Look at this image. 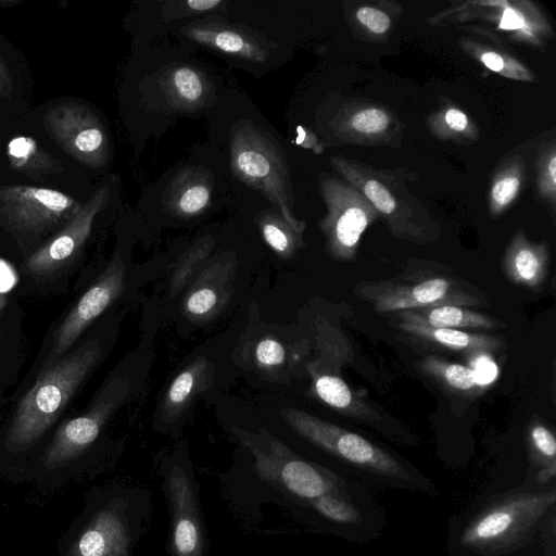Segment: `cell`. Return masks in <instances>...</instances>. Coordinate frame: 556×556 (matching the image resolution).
<instances>
[{
	"instance_id": "30",
	"label": "cell",
	"mask_w": 556,
	"mask_h": 556,
	"mask_svg": "<svg viewBox=\"0 0 556 556\" xmlns=\"http://www.w3.org/2000/svg\"><path fill=\"white\" fill-rule=\"evenodd\" d=\"M208 371L205 357H199L181 370L172 381L164 400V408L168 415L180 412L190 399L203 386Z\"/></svg>"
},
{
	"instance_id": "41",
	"label": "cell",
	"mask_w": 556,
	"mask_h": 556,
	"mask_svg": "<svg viewBox=\"0 0 556 556\" xmlns=\"http://www.w3.org/2000/svg\"><path fill=\"white\" fill-rule=\"evenodd\" d=\"M296 143L305 149H311L315 153H321L323 147L318 143L316 137L311 131L306 130L302 126L296 128Z\"/></svg>"
},
{
	"instance_id": "2",
	"label": "cell",
	"mask_w": 556,
	"mask_h": 556,
	"mask_svg": "<svg viewBox=\"0 0 556 556\" xmlns=\"http://www.w3.org/2000/svg\"><path fill=\"white\" fill-rule=\"evenodd\" d=\"M332 167L343 179L355 187L372 204L394 237L416 244L437 240L438 225L416 199H408L400 170H379L358 161L341 155L331 159Z\"/></svg>"
},
{
	"instance_id": "8",
	"label": "cell",
	"mask_w": 556,
	"mask_h": 556,
	"mask_svg": "<svg viewBox=\"0 0 556 556\" xmlns=\"http://www.w3.org/2000/svg\"><path fill=\"white\" fill-rule=\"evenodd\" d=\"M327 213L319 220L328 254L338 262L353 261L365 230L379 218L372 204L355 187L327 173L318 180Z\"/></svg>"
},
{
	"instance_id": "27",
	"label": "cell",
	"mask_w": 556,
	"mask_h": 556,
	"mask_svg": "<svg viewBox=\"0 0 556 556\" xmlns=\"http://www.w3.org/2000/svg\"><path fill=\"white\" fill-rule=\"evenodd\" d=\"M526 165L520 155L505 159L494 172L488 193V210L500 217L515 203L526 181Z\"/></svg>"
},
{
	"instance_id": "4",
	"label": "cell",
	"mask_w": 556,
	"mask_h": 556,
	"mask_svg": "<svg viewBox=\"0 0 556 556\" xmlns=\"http://www.w3.org/2000/svg\"><path fill=\"white\" fill-rule=\"evenodd\" d=\"M230 166L245 185L263 193L292 228L303 233L305 223L295 218L290 174L281 149L250 121L237 123L230 137Z\"/></svg>"
},
{
	"instance_id": "5",
	"label": "cell",
	"mask_w": 556,
	"mask_h": 556,
	"mask_svg": "<svg viewBox=\"0 0 556 556\" xmlns=\"http://www.w3.org/2000/svg\"><path fill=\"white\" fill-rule=\"evenodd\" d=\"M280 414L293 431L346 465L395 484L417 486L416 477L397 458L358 433L298 408H283Z\"/></svg>"
},
{
	"instance_id": "18",
	"label": "cell",
	"mask_w": 556,
	"mask_h": 556,
	"mask_svg": "<svg viewBox=\"0 0 556 556\" xmlns=\"http://www.w3.org/2000/svg\"><path fill=\"white\" fill-rule=\"evenodd\" d=\"M549 260L548 242H532L525 231L519 229L505 249L502 268L511 283L539 290L548 276Z\"/></svg>"
},
{
	"instance_id": "38",
	"label": "cell",
	"mask_w": 556,
	"mask_h": 556,
	"mask_svg": "<svg viewBox=\"0 0 556 556\" xmlns=\"http://www.w3.org/2000/svg\"><path fill=\"white\" fill-rule=\"evenodd\" d=\"M255 358L262 367H278L285 362L286 350L276 339L264 338L255 348Z\"/></svg>"
},
{
	"instance_id": "3",
	"label": "cell",
	"mask_w": 556,
	"mask_h": 556,
	"mask_svg": "<svg viewBox=\"0 0 556 556\" xmlns=\"http://www.w3.org/2000/svg\"><path fill=\"white\" fill-rule=\"evenodd\" d=\"M353 293L381 314L417 308L486 305L483 293L471 283L443 271L419 269L396 277L358 282Z\"/></svg>"
},
{
	"instance_id": "31",
	"label": "cell",
	"mask_w": 556,
	"mask_h": 556,
	"mask_svg": "<svg viewBox=\"0 0 556 556\" xmlns=\"http://www.w3.org/2000/svg\"><path fill=\"white\" fill-rule=\"evenodd\" d=\"M257 224L266 244L280 257H291L303 247L302 233L295 231L282 216L264 213Z\"/></svg>"
},
{
	"instance_id": "19",
	"label": "cell",
	"mask_w": 556,
	"mask_h": 556,
	"mask_svg": "<svg viewBox=\"0 0 556 556\" xmlns=\"http://www.w3.org/2000/svg\"><path fill=\"white\" fill-rule=\"evenodd\" d=\"M129 534L116 508L101 510L75 543L71 556H128Z\"/></svg>"
},
{
	"instance_id": "21",
	"label": "cell",
	"mask_w": 556,
	"mask_h": 556,
	"mask_svg": "<svg viewBox=\"0 0 556 556\" xmlns=\"http://www.w3.org/2000/svg\"><path fill=\"white\" fill-rule=\"evenodd\" d=\"M395 321L447 329H497L505 327L501 320L490 315L457 305H440L391 314Z\"/></svg>"
},
{
	"instance_id": "11",
	"label": "cell",
	"mask_w": 556,
	"mask_h": 556,
	"mask_svg": "<svg viewBox=\"0 0 556 556\" xmlns=\"http://www.w3.org/2000/svg\"><path fill=\"white\" fill-rule=\"evenodd\" d=\"M50 138L72 159L90 168L109 161V139L97 114L78 102L50 108L42 118Z\"/></svg>"
},
{
	"instance_id": "6",
	"label": "cell",
	"mask_w": 556,
	"mask_h": 556,
	"mask_svg": "<svg viewBox=\"0 0 556 556\" xmlns=\"http://www.w3.org/2000/svg\"><path fill=\"white\" fill-rule=\"evenodd\" d=\"M232 432L253 456L257 476L269 484L305 502L341 491L337 476L303 459L267 430L233 427Z\"/></svg>"
},
{
	"instance_id": "22",
	"label": "cell",
	"mask_w": 556,
	"mask_h": 556,
	"mask_svg": "<svg viewBox=\"0 0 556 556\" xmlns=\"http://www.w3.org/2000/svg\"><path fill=\"white\" fill-rule=\"evenodd\" d=\"M467 30L480 34L490 40V43H486L471 38H462L459 46L471 58L503 77L520 81H536L531 70L513 52L505 49L503 42L496 37L476 26L467 28Z\"/></svg>"
},
{
	"instance_id": "16",
	"label": "cell",
	"mask_w": 556,
	"mask_h": 556,
	"mask_svg": "<svg viewBox=\"0 0 556 556\" xmlns=\"http://www.w3.org/2000/svg\"><path fill=\"white\" fill-rule=\"evenodd\" d=\"M182 34L216 51L252 62H263L269 54L268 43L247 29L206 20L186 25Z\"/></svg>"
},
{
	"instance_id": "25",
	"label": "cell",
	"mask_w": 556,
	"mask_h": 556,
	"mask_svg": "<svg viewBox=\"0 0 556 556\" xmlns=\"http://www.w3.org/2000/svg\"><path fill=\"white\" fill-rule=\"evenodd\" d=\"M418 370L440 384L447 392L465 399L480 396L483 387L470 366L428 355L417 364Z\"/></svg>"
},
{
	"instance_id": "20",
	"label": "cell",
	"mask_w": 556,
	"mask_h": 556,
	"mask_svg": "<svg viewBox=\"0 0 556 556\" xmlns=\"http://www.w3.org/2000/svg\"><path fill=\"white\" fill-rule=\"evenodd\" d=\"M397 329L431 345L470 355H493L506 342L500 337L466 330L432 328L418 324L395 321Z\"/></svg>"
},
{
	"instance_id": "42",
	"label": "cell",
	"mask_w": 556,
	"mask_h": 556,
	"mask_svg": "<svg viewBox=\"0 0 556 556\" xmlns=\"http://www.w3.org/2000/svg\"><path fill=\"white\" fill-rule=\"evenodd\" d=\"M20 0H0V8L7 9L20 4Z\"/></svg>"
},
{
	"instance_id": "1",
	"label": "cell",
	"mask_w": 556,
	"mask_h": 556,
	"mask_svg": "<svg viewBox=\"0 0 556 556\" xmlns=\"http://www.w3.org/2000/svg\"><path fill=\"white\" fill-rule=\"evenodd\" d=\"M98 339H90L42 370L13 416L7 441L14 450L29 447L50 428L100 359Z\"/></svg>"
},
{
	"instance_id": "26",
	"label": "cell",
	"mask_w": 556,
	"mask_h": 556,
	"mask_svg": "<svg viewBox=\"0 0 556 556\" xmlns=\"http://www.w3.org/2000/svg\"><path fill=\"white\" fill-rule=\"evenodd\" d=\"M10 166L33 179L62 174V163L29 136H15L7 146Z\"/></svg>"
},
{
	"instance_id": "17",
	"label": "cell",
	"mask_w": 556,
	"mask_h": 556,
	"mask_svg": "<svg viewBox=\"0 0 556 556\" xmlns=\"http://www.w3.org/2000/svg\"><path fill=\"white\" fill-rule=\"evenodd\" d=\"M337 135L349 141L363 144L384 143L399 130V122L387 108L374 103H357L344 106L333 118Z\"/></svg>"
},
{
	"instance_id": "12",
	"label": "cell",
	"mask_w": 556,
	"mask_h": 556,
	"mask_svg": "<svg viewBox=\"0 0 556 556\" xmlns=\"http://www.w3.org/2000/svg\"><path fill=\"white\" fill-rule=\"evenodd\" d=\"M129 389L130 382L126 377L115 376L108 380L84 414L59 427L46 452L45 464L49 468H54L75 458L89 447L109 418L125 401Z\"/></svg>"
},
{
	"instance_id": "29",
	"label": "cell",
	"mask_w": 556,
	"mask_h": 556,
	"mask_svg": "<svg viewBox=\"0 0 556 556\" xmlns=\"http://www.w3.org/2000/svg\"><path fill=\"white\" fill-rule=\"evenodd\" d=\"M427 126L438 139L457 143L479 138V129L467 114L453 104H443L427 118Z\"/></svg>"
},
{
	"instance_id": "15",
	"label": "cell",
	"mask_w": 556,
	"mask_h": 556,
	"mask_svg": "<svg viewBox=\"0 0 556 556\" xmlns=\"http://www.w3.org/2000/svg\"><path fill=\"white\" fill-rule=\"evenodd\" d=\"M173 510L172 546L175 556H202L203 530L188 476L174 467L166 480Z\"/></svg>"
},
{
	"instance_id": "40",
	"label": "cell",
	"mask_w": 556,
	"mask_h": 556,
	"mask_svg": "<svg viewBox=\"0 0 556 556\" xmlns=\"http://www.w3.org/2000/svg\"><path fill=\"white\" fill-rule=\"evenodd\" d=\"M13 90L14 84L10 68L0 52V97L9 99L11 98Z\"/></svg>"
},
{
	"instance_id": "34",
	"label": "cell",
	"mask_w": 556,
	"mask_h": 556,
	"mask_svg": "<svg viewBox=\"0 0 556 556\" xmlns=\"http://www.w3.org/2000/svg\"><path fill=\"white\" fill-rule=\"evenodd\" d=\"M309 506L325 519L340 525H355L362 520V515L345 495L330 492L309 502Z\"/></svg>"
},
{
	"instance_id": "37",
	"label": "cell",
	"mask_w": 556,
	"mask_h": 556,
	"mask_svg": "<svg viewBox=\"0 0 556 556\" xmlns=\"http://www.w3.org/2000/svg\"><path fill=\"white\" fill-rule=\"evenodd\" d=\"M353 24L366 35L381 37L391 29L392 20L384 9L374 4H363L354 10Z\"/></svg>"
},
{
	"instance_id": "23",
	"label": "cell",
	"mask_w": 556,
	"mask_h": 556,
	"mask_svg": "<svg viewBox=\"0 0 556 556\" xmlns=\"http://www.w3.org/2000/svg\"><path fill=\"white\" fill-rule=\"evenodd\" d=\"M314 394L325 404L348 417L366 422H379L381 416L340 377L312 368Z\"/></svg>"
},
{
	"instance_id": "28",
	"label": "cell",
	"mask_w": 556,
	"mask_h": 556,
	"mask_svg": "<svg viewBox=\"0 0 556 556\" xmlns=\"http://www.w3.org/2000/svg\"><path fill=\"white\" fill-rule=\"evenodd\" d=\"M163 89L172 103L182 109L202 105L210 92L204 75L187 65L169 70L163 77Z\"/></svg>"
},
{
	"instance_id": "36",
	"label": "cell",
	"mask_w": 556,
	"mask_h": 556,
	"mask_svg": "<svg viewBox=\"0 0 556 556\" xmlns=\"http://www.w3.org/2000/svg\"><path fill=\"white\" fill-rule=\"evenodd\" d=\"M213 247V238L206 236L197 241L179 257L170 277L169 291L172 296L185 287L195 267L207 257Z\"/></svg>"
},
{
	"instance_id": "24",
	"label": "cell",
	"mask_w": 556,
	"mask_h": 556,
	"mask_svg": "<svg viewBox=\"0 0 556 556\" xmlns=\"http://www.w3.org/2000/svg\"><path fill=\"white\" fill-rule=\"evenodd\" d=\"M212 188L211 174L205 169H184L173 179L166 204L179 217L197 216L210 204Z\"/></svg>"
},
{
	"instance_id": "32",
	"label": "cell",
	"mask_w": 556,
	"mask_h": 556,
	"mask_svg": "<svg viewBox=\"0 0 556 556\" xmlns=\"http://www.w3.org/2000/svg\"><path fill=\"white\" fill-rule=\"evenodd\" d=\"M530 456L540 467L538 479L547 482L556 473V439L551 429L540 421L532 422L527 434Z\"/></svg>"
},
{
	"instance_id": "7",
	"label": "cell",
	"mask_w": 556,
	"mask_h": 556,
	"mask_svg": "<svg viewBox=\"0 0 556 556\" xmlns=\"http://www.w3.org/2000/svg\"><path fill=\"white\" fill-rule=\"evenodd\" d=\"M555 500L554 491L507 496L473 517L460 542L477 552L504 553L530 534Z\"/></svg>"
},
{
	"instance_id": "43",
	"label": "cell",
	"mask_w": 556,
	"mask_h": 556,
	"mask_svg": "<svg viewBox=\"0 0 556 556\" xmlns=\"http://www.w3.org/2000/svg\"><path fill=\"white\" fill-rule=\"evenodd\" d=\"M5 302V296L2 293H0V309L4 306Z\"/></svg>"
},
{
	"instance_id": "35",
	"label": "cell",
	"mask_w": 556,
	"mask_h": 556,
	"mask_svg": "<svg viewBox=\"0 0 556 556\" xmlns=\"http://www.w3.org/2000/svg\"><path fill=\"white\" fill-rule=\"evenodd\" d=\"M222 304V295L217 286H212L208 277L203 275L188 292L184 309L189 317L199 319L212 316Z\"/></svg>"
},
{
	"instance_id": "9",
	"label": "cell",
	"mask_w": 556,
	"mask_h": 556,
	"mask_svg": "<svg viewBox=\"0 0 556 556\" xmlns=\"http://www.w3.org/2000/svg\"><path fill=\"white\" fill-rule=\"evenodd\" d=\"M443 18L460 24L477 21L485 25L478 27L482 30L500 33L514 42L536 49L554 37L546 16L535 3L527 0L467 1L433 17L435 22Z\"/></svg>"
},
{
	"instance_id": "10",
	"label": "cell",
	"mask_w": 556,
	"mask_h": 556,
	"mask_svg": "<svg viewBox=\"0 0 556 556\" xmlns=\"http://www.w3.org/2000/svg\"><path fill=\"white\" fill-rule=\"evenodd\" d=\"M80 206L78 200L55 189L0 186V223L14 233L41 236L65 225Z\"/></svg>"
},
{
	"instance_id": "33",
	"label": "cell",
	"mask_w": 556,
	"mask_h": 556,
	"mask_svg": "<svg viewBox=\"0 0 556 556\" xmlns=\"http://www.w3.org/2000/svg\"><path fill=\"white\" fill-rule=\"evenodd\" d=\"M535 173L536 193L554 214L556 201V147L554 140L541 146L535 161Z\"/></svg>"
},
{
	"instance_id": "14",
	"label": "cell",
	"mask_w": 556,
	"mask_h": 556,
	"mask_svg": "<svg viewBox=\"0 0 556 556\" xmlns=\"http://www.w3.org/2000/svg\"><path fill=\"white\" fill-rule=\"evenodd\" d=\"M109 197L106 186L98 188L64 227L26 260L25 271L35 277H45L70 265L87 241L93 220L108 203Z\"/></svg>"
},
{
	"instance_id": "39",
	"label": "cell",
	"mask_w": 556,
	"mask_h": 556,
	"mask_svg": "<svg viewBox=\"0 0 556 556\" xmlns=\"http://www.w3.org/2000/svg\"><path fill=\"white\" fill-rule=\"evenodd\" d=\"M224 2L220 0H187L182 2L167 3L164 15L168 18H179L180 16L200 14L215 10Z\"/></svg>"
},
{
	"instance_id": "13",
	"label": "cell",
	"mask_w": 556,
	"mask_h": 556,
	"mask_svg": "<svg viewBox=\"0 0 556 556\" xmlns=\"http://www.w3.org/2000/svg\"><path fill=\"white\" fill-rule=\"evenodd\" d=\"M125 277L126 266L122 258L116 256L56 328L42 370L63 357L84 330L119 296L124 289Z\"/></svg>"
}]
</instances>
